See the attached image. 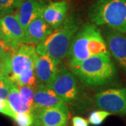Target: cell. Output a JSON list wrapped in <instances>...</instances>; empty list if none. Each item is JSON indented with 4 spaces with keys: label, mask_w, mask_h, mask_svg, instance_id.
Returning a JSON list of instances; mask_svg holds the SVG:
<instances>
[{
    "label": "cell",
    "mask_w": 126,
    "mask_h": 126,
    "mask_svg": "<svg viewBox=\"0 0 126 126\" xmlns=\"http://www.w3.org/2000/svg\"><path fill=\"white\" fill-rule=\"evenodd\" d=\"M103 54L110 52L99 29L93 23H86L74 36L67 58L69 64H73Z\"/></svg>",
    "instance_id": "obj_1"
},
{
    "label": "cell",
    "mask_w": 126,
    "mask_h": 126,
    "mask_svg": "<svg viewBox=\"0 0 126 126\" xmlns=\"http://www.w3.org/2000/svg\"><path fill=\"white\" fill-rule=\"evenodd\" d=\"M69 68L85 85L92 87L107 85L116 75V69L110 54L93 56L80 63L69 64Z\"/></svg>",
    "instance_id": "obj_2"
},
{
    "label": "cell",
    "mask_w": 126,
    "mask_h": 126,
    "mask_svg": "<svg viewBox=\"0 0 126 126\" xmlns=\"http://www.w3.org/2000/svg\"><path fill=\"white\" fill-rule=\"evenodd\" d=\"M79 29L78 18L71 15L64 20L63 25L55 30L44 41L36 46L39 55H47L58 65L67 56L74 36Z\"/></svg>",
    "instance_id": "obj_3"
},
{
    "label": "cell",
    "mask_w": 126,
    "mask_h": 126,
    "mask_svg": "<svg viewBox=\"0 0 126 126\" xmlns=\"http://www.w3.org/2000/svg\"><path fill=\"white\" fill-rule=\"evenodd\" d=\"M88 18L96 25L126 34V0H97L88 9Z\"/></svg>",
    "instance_id": "obj_4"
},
{
    "label": "cell",
    "mask_w": 126,
    "mask_h": 126,
    "mask_svg": "<svg viewBox=\"0 0 126 126\" xmlns=\"http://www.w3.org/2000/svg\"><path fill=\"white\" fill-rule=\"evenodd\" d=\"M46 86L53 90L66 104H74L79 97V88L74 74L62 63L52 81Z\"/></svg>",
    "instance_id": "obj_5"
},
{
    "label": "cell",
    "mask_w": 126,
    "mask_h": 126,
    "mask_svg": "<svg viewBox=\"0 0 126 126\" xmlns=\"http://www.w3.org/2000/svg\"><path fill=\"white\" fill-rule=\"evenodd\" d=\"M94 102L101 110L126 116V88L101 91L95 94Z\"/></svg>",
    "instance_id": "obj_6"
},
{
    "label": "cell",
    "mask_w": 126,
    "mask_h": 126,
    "mask_svg": "<svg viewBox=\"0 0 126 126\" xmlns=\"http://www.w3.org/2000/svg\"><path fill=\"white\" fill-rule=\"evenodd\" d=\"M33 126H68L69 109L67 104L32 111Z\"/></svg>",
    "instance_id": "obj_7"
},
{
    "label": "cell",
    "mask_w": 126,
    "mask_h": 126,
    "mask_svg": "<svg viewBox=\"0 0 126 126\" xmlns=\"http://www.w3.org/2000/svg\"><path fill=\"white\" fill-rule=\"evenodd\" d=\"M6 44L14 53L23 44L25 30L20 23L16 14H9L0 19Z\"/></svg>",
    "instance_id": "obj_8"
},
{
    "label": "cell",
    "mask_w": 126,
    "mask_h": 126,
    "mask_svg": "<svg viewBox=\"0 0 126 126\" xmlns=\"http://www.w3.org/2000/svg\"><path fill=\"white\" fill-rule=\"evenodd\" d=\"M38 54L34 45L22 44L12 53V74L17 76L23 71L35 68Z\"/></svg>",
    "instance_id": "obj_9"
},
{
    "label": "cell",
    "mask_w": 126,
    "mask_h": 126,
    "mask_svg": "<svg viewBox=\"0 0 126 126\" xmlns=\"http://www.w3.org/2000/svg\"><path fill=\"white\" fill-rule=\"evenodd\" d=\"M109 52L126 74V36L125 34L108 30L104 34Z\"/></svg>",
    "instance_id": "obj_10"
},
{
    "label": "cell",
    "mask_w": 126,
    "mask_h": 126,
    "mask_svg": "<svg viewBox=\"0 0 126 126\" xmlns=\"http://www.w3.org/2000/svg\"><path fill=\"white\" fill-rule=\"evenodd\" d=\"M53 32V30L44 20L43 14H41L32 20L25 30L23 44L39 45Z\"/></svg>",
    "instance_id": "obj_11"
},
{
    "label": "cell",
    "mask_w": 126,
    "mask_h": 126,
    "mask_svg": "<svg viewBox=\"0 0 126 126\" xmlns=\"http://www.w3.org/2000/svg\"><path fill=\"white\" fill-rule=\"evenodd\" d=\"M64 104H66L63 99L46 85L39 83L36 86L32 111L56 107Z\"/></svg>",
    "instance_id": "obj_12"
},
{
    "label": "cell",
    "mask_w": 126,
    "mask_h": 126,
    "mask_svg": "<svg viewBox=\"0 0 126 126\" xmlns=\"http://www.w3.org/2000/svg\"><path fill=\"white\" fill-rule=\"evenodd\" d=\"M45 7L41 0H24L18 8L16 16L25 31L32 20L43 14Z\"/></svg>",
    "instance_id": "obj_13"
},
{
    "label": "cell",
    "mask_w": 126,
    "mask_h": 126,
    "mask_svg": "<svg viewBox=\"0 0 126 126\" xmlns=\"http://www.w3.org/2000/svg\"><path fill=\"white\" fill-rule=\"evenodd\" d=\"M68 3L66 1L52 2L46 6L44 10L43 17L48 25L53 30L60 27L67 18Z\"/></svg>",
    "instance_id": "obj_14"
},
{
    "label": "cell",
    "mask_w": 126,
    "mask_h": 126,
    "mask_svg": "<svg viewBox=\"0 0 126 126\" xmlns=\"http://www.w3.org/2000/svg\"><path fill=\"white\" fill-rule=\"evenodd\" d=\"M58 64L47 55H39L35 65L38 83L47 85L55 76Z\"/></svg>",
    "instance_id": "obj_15"
},
{
    "label": "cell",
    "mask_w": 126,
    "mask_h": 126,
    "mask_svg": "<svg viewBox=\"0 0 126 126\" xmlns=\"http://www.w3.org/2000/svg\"><path fill=\"white\" fill-rule=\"evenodd\" d=\"M9 104L16 113H32V109L23 103L18 86L14 83L11 88V91L8 97Z\"/></svg>",
    "instance_id": "obj_16"
},
{
    "label": "cell",
    "mask_w": 126,
    "mask_h": 126,
    "mask_svg": "<svg viewBox=\"0 0 126 126\" xmlns=\"http://www.w3.org/2000/svg\"><path fill=\"white\" fill-rule=\"evenodd\" d=\"M10 77L18 86H29L36 87L39 84L34 68L26 69L17 76Z\"/></svg>",
    "instance_id": "obj_17"
},
{
    "label": "cell",
    "mask_w": 126,
    "mask_h": 126,
    "mask_svg": "<svg viewBox=\"0 0 126 126\" xmlns=\"http://www.w3.org/2000/svg\"><path fill=\"white\" fill-rule=\"evenodd\" d=\"M20 94L21 97V99L23 102L28 107L33 109L34 95H35V90L36 87L34 86H18Z\"/></svg>",
    "instance_id": "obj_18"
},
{
    "label": "cell",
    "mask_w": 126,
    "mask_h": 126,
    "mask_svg": "<svg viewBox=\"0 0 126 126\" xmlns=\"http://www.w3.org/2000/svg\"><path fill=\"white\" fill-rule=\"evenodd\" d=\"M12 52L0 55V76L6 77L12 74Z\"/></svg>",
    "instance_id": "obj_19"
},
{
    "label": "cell",
    "mask_w": 126,
    "mask_h": 126,
    "mask_svg": "<svg viewBox=\"0 0 126 126\" xmlns=\"http://www.w3.org/2000/svg\"><path fill=\"white\" fill-rule=\"evenodd\" d=\"M112 115V113L104 110L93 111L88 118V121L93 126H99L107 118Z\"/></svg>",
    "instance_id": "obj_20"
},
{
    "label": "cell",
    "mask_w": 126,
    "mask_h": 126,
    "mask_svg": "<svg viewBox=\"0 0 126 126\" xmlns=\"http://www.w3.org/2000/svg\"><path fill=\"white\" fill-rule=\"evenodd\" d=\"M14 83V81L9 76L4 77L0 80V98L8 99L11 88Z\"/></svg>",
    "instance_id": "obj_21"
},
{
    "label": "cell",
    "mask_w": 126,
    "mask_h": 126,
    "mask_svg": "<svg viewBox=\"0 0 126 126\" xmlns=\"http://www.w3.org/2000/svg\"><path fill=\"white\" fill-rule=\"evenodd\" d=\"M14 120L18 126H32L34 123V116L32 113H18Z\"/></svg>",
    "instance_id": "obj_22"
},
{
    "label": "cell",
    "mask_w": 126,
    "mask_h": 126,
    "mask_svg": "<svg viewBox=\"0 0 126 126\" xmlns=\"http://www.w3.org/2000/svg\"><path fill=\"white\" fill-rule=\"evenodd\" d=\"M0 113L13 119L15 118L16 115V113L14 112L11 107L10 106L8 99H1V98H0Z\"/></svg>",
    "instance_id": "obj_23"
},
{
    "label": "cell",
    "mask_w": 126,
    "mask_h": 126,
    "mask_svg": "<svg viewBox=\"0 0 126 126\" xmlns=\"http://www.w3.org/2000/svg\"><path fill=\"white\" fill-rule=\"evenodd\" d=\"M24 0H0V6L18 9Z\"/></svg>",
    "instance_id": "obj_24"
},
{
    "label": "cell",
    "mask_w": 126,
    "mask_h": 126,
    "mask_svg": "<svg viewBox=\"0 0 126 126\" xmlns=\"http://www.w3.org/2000/svg\"><path fill=\"white\" fill-rule=\"evenodd\" d=\"M72 126H88V122L81 116H75L72 120Z\"/></svg>",
    "instance_id": "obj_25"
},
{
    "label": "cell",
    "mask_w": 126,
    "mask_h": 126,
    "mask_svg": "<svg viewBox=\"0 0 126 126\" xmlns=\"http://www.w3.org/2000/svg\"><path fill=\"white\" fill-rule=\"evenodd\" d=\"M14 8L11 7H4V6H0V19L4 17L5 16L9 14H14Z\"/></svg>",
    "instance_id": "obj_26"
},
{
    "label": "cell",
    "mask_w": 126,
    "mask_h": 126,
    "mask_svg": "<svg viewBox=\"0 0 126 126\" xmlns=\"http://www.w3.org/2000/svg\"><path fill=\"white\" fill-rule=\"evenodd\" d=\"M10 51L12 52V50L10 48L8 44L5 42L4 41L0 40V55L4 54L6 53L10 52Z\"/></svg>",
    "instance_id": "obj_27"
},
{
    "label": "cell",
    "mask_w": 126,
    "mask_h": 126,
    "mask_svg": "<svg viewBox=\"0 0 126 126\" xmlns=\"http://www.w3.org/2000/svg\"><path fill=\"white\" fill-rule=\"evenodd\" d=\"M0 40L4 41L6 43V36H5L4 34V32L2 30V28H1V24H0Z\"/></svg>",
    "instance_id": "obj_28"
},
{
    "label": "cell",
    "mask_w": 126,
    "mask_h": 126,
    "mask_svg": "<svg viewBox=\"0 0 126 126\" xmlns=\"http://www.w3.org/2000/svg\"><path fill=\"white\" fill-rule=\"evenodd\" d=\"M3 77H2V76H0V80H1V79L3 78Z\"/></svg>",
    "instance_id": "obj_29"
}]
</instances>
